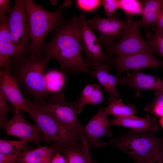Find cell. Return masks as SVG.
Instances as JSON below:
<instances>
[{
  "label": "cell",
  "mask_w": 163,
  "mask_h": 163,
  "mask_svg": "<svg viewBox=\"0 0 163 163\" xmlns=\"http://www.w3.org/2000/svg\"><path fill=\"white\" fill-rule=\"evenodd\" d=\"M54 30L51 40L44 45L45 55L57 60L65 72L88 73L89 70L82 56L83 50L75 16L69 21H64Z\"/></svg>",
  "instance_id": "6da1fadb"
},
{
  "label": "cell",
  "mask_w": 163,
  "mask_h": 163,
  "mask_svg": "<svg viewBox=\"0 0 163 163\" xmlns=\"http://www.w3.org/2000/svg\"><path fill=\"white\" fill-rule=\"evenodd\" d=\"M24 2L28 20L30 43L29 55L42 56L44 42L48 34L64 21L63 9L72 2L66 1L55 11L46 10L37 5L33 1Z\"/></svg>",
  "instance_id": "7a4b0ae2"
},
{
  "label": "cell",
  "mask_w": 163,
  "mask_h": 163,
  "mask_svg": "<svg viewBox=\"0 0 163 163\" xmlns=\"http://www.w3.org/2000/svg\"><path fill=\"white\" fill-rule=\"evenodd\" d=\"M50 59L45 55L37 56L29 55L10 67L24 89L38 104L46 103L50 97L46 88L45 74Z\"/></svg>",
  "instance_id": "3957f363"
},
{
  "label": "cell",
  "mask_w": 163,
  "mask_h": 163,
  "mask_svg": "<svg viewBox=\"0 0 163 163\" xmlns=\"http://www.w3.org/2000/svg\"><path fill=\"white\" fill-rule=\"evenodd\" d=\"M154 133L150 131L133 130L117 139L101 142L100 147L115 146L130 156L136 163H140L154 152L163 149V137H156Z\"/></svg>",
  "instance_id": "277c9868"
},
{
  "label": "cell",
  "mask_w": 163,
  "mask_h": 163,
  "mask_svg": "<svg viewBox=\"0 0 163 163\" xmlns=\"http://www.w3.org/2000/svg\"><path fill=\"white\" fill-rule=\"evenodd\" d=\"M13 7H9L7 16L11 40L16 49L11 66L26 57L29 52L30 38L26 11L24 0L14 1Z\"/></svg>",
  "instance_id": "5b68a950"
},
{
  "label": "cell",
  "mask_w": 163,
  "mask_h": 163,
  "mask_svg": "<svg viewBox=\"0 0 163 163\" xmlns=\"http://www.w3.org/2000/svg\"><path fill=\"white\" fill-rule=\"evenodd\" d=\"M25 99L29 108L27 113L43 133L45 143L52 141L56 144L63 145L81 142L55 117L39 108L28 97Z\"/></svg>",
  "instance_id": "8992f818"
},
{
  "label": "cell",
  "mask_w": 163,
  "mask_h": 163,
  "mask_svg": "<svg viewBox=\"0 0 163 163\" xmlns=\"http://www.w3.org/2000/svg\"><path fill=\"white\" fill-rule=\"evenodd\" d=\"M65 94L61 92L50 97L48 103L38 104L40 109L53 116L72 134L82 141L84 127L79 121L78 110L76 101H66Z\"/></svg>",
  "instance_id": "52a82bcc"
},
{
  "label": "cell",
  "mask_w": 163,
  "mask_h": 163,
  "mask_svg": "<svg viewBox=\"0 0 163 163\" xmlns=\"http://www.w3.org/2000/svg\"><path fill=\"white\" fill-rule=\"evenodd\" d=\"M75 18L80 42L86 56L84 62L87 67L95 70L109 69L113 65L111 58L103 52L101 43L88 25L85 15L81 14Z\"/></svg>",
  "instance_id": "ba28073f"
},
{
  "label": "cell",
  "mask_w": 163,
  "mask_h": 163,
  "mask_svg": "<svg viewBox=\"0 0 163 163\" xmlns=\"http://www.w3.org/2000/svg\"><path fill=\"white\" fill-rule=\"evenodd\" d=\"M141 25V21H135L132 18L127 32L119 41L106 47L107 55L111 58L112 56L116 57L142 51L154 54L140 34L139 28Z\"/></svg>",
  "instance_id": "9c48e42d"
},
{
  "label": "cell",
  "mask_w": 163,
  "mask_h": 163,
  "mask_svg": "<svg viewBox=\"0 0 163 163\" xmlns=\"http://www.w3.org/2000/svg\"><path fill=\"white\" fill-rule=\"evenodd\" d=\"M21 111L12 113L13 117L10 120L0 124L1 129H5L7 135L20 139H27L29 142L39 144L43 141V133L37 125L27 122L22 116Z\"/></svg>",
  "instance_id": "30bf717a"
},
{
  "label": "cell",
  "mask_w": 163,
  "mask_h": 163,
  "mask_svg": "<svg viewBox=\"0 0 163 163\" xmlns=\"http://www.w3.org/2000/svg\"><path fill=\"white\" fill-rule=\"evenodd\" d=\"M112 62L117 69L116 76L118 77L122 72L127 70L163 66V61L156 59L153 53L143 51L114 57Z\"/></svg>",
  "instance_id": "8fae6325"
},
{
  "label": "cell",
  "mask_w": 163,
  "mask_h": 163,
  "mask_svg": "<svg viewBox=\"0 0 163 163\" xmlns=\"http://www.w3.org/2000/svg\"><path fill=\"white\" fill-rule=\"evenodd\" d=\"M0 70V90L17 110L27 113L28 106L18 86L19 81L11 72L10 67H4Z\"/></svg>",
  "instance_id": "7c38bea8"
},
{
  "label": "cell",
  "mask_w": 163,
  "mask_h": 163,
  "mask_svg": "<svg viewBox=\"0 0 163 163\" xmlns=\"http://www.w3.org/2000/svg\"><path fill=\"white\" fill-rule=\"evenodd\" d=\"M119 83L129 87L136 91L135 96L139 97L141 92L154 90L163 92V80L154 75L141 72L139 70L127 73L125 76L119 77Z\"/></svg>",
  "instance_id": "4fadbf2b"
},
{
  "label": "cell",
  "mask_w": 163,
  "mask_h": 163,
  "mask_svg": "<svg viewBox=\"0 0 163 163\" xmlns=\"http://www.w3.org/2000/svg\"><path fill=\"white\" fill-rule=\"evenodd\" d=\"M104 108H99L96 114L84 127V132L88 143L91 145L99 147L100 138L110 137L112 133L109 129V121Z\"/></svg>",
  "instance_id": "5bb4252c"
},
{
  "label": "cell",
  "mask_w": 163,
  "mask_h": 163,
  "mask_svg": "<svg viewBox=\"0 0 163 163\" xmlns=\"http://www.w3.org/2000/svg\"><path fill=\"white\" fill-rule=\"evenodd\" d=\"M57 145L68 163H97L92 158L90 151L91 145L88 143L84 133L82 142Z\"/></svg>",
  "instance_id": "9a60e30c"
},
{
  "label": "cell",
  "mask_w": 163,
  "mask_h": 163,
  "mask_svg": "<svg viewBox=\"0 0 163 163\" xmlns=\"http://www.w3.org/2000/svg\"><path fill=\"white\" fill-rule=\"evenodd\" d=\"M110 122L114 125L129 128L135 131H150L153 133L158 129L156 119L146 115L144 117L135 115L112 118Z\"/></svg>",
  "instance_id": "2e32d148"
},
{
  "label": "cell",
  "mask_w": 163,
  "mask_h": 163,
  "mask_svg": "<svg viewBox=\"0 0 163 163\" xmlns=\"http://www.w3.org/2000/svg\"><path fill=\"white\" fill-rule=\"evenodd\" d=\"M16 49L11 38L8 17L0 25V67H10Z\"/></svg>",
  "instance_id": "e0dca14e"
},
{
  "label": "cell",
  "mask_w": 163,
  "mask_h": 163,
  "mask_svg": "<svg viewBox=\"0 0 163 163\" xmlns=\"http://www.w3.org/2000/svg\"><path fill=\"white\" fill-rule=\"evenodd\" d=\"M57 148L54 144L52 147L42 146L21 152L18 156V163H43L52 159Z\"/></svg>",
  "instance_id": "ac0fdd59"
},
{
  "label": "cell",
  "mask_w": 163,
  "mask_h": 163,
  "mask_svg": "<svg viewBox=\"0 0 163 163\" xmlns=\"http://www.w3.org/2000/svg\"><path fill=\"white\" fill-rule=\"evenodd\" d=\"M79 113L83 110L85 106L88 104L96 105L104 101L102 91L100 85L88 84L81 91L76 100Z\"/></svg>",
  "instance_id": "d6986e66"
},
{
  "label": "cell",
  "mask_w": 163,
  "mask_h": 163,
  "mask_svg": "<svg viewBox=\"0 0 163 163\" xmlns=\"http://www.w3.org/2000/svg\"><path fill=\"white\" fill-rule=\"evenodd\" d=\"M143 8L142 25L147 27L155 24L163 10V0H147L141 3Z\"/></svg>",
  "instance_id": "ffe728a7"
},
{
  "label": "cell",
  "mask_w": 163,
  "mask_h": 163,
  "mask_svg": "<svg viewBox=\"0 0 163 163\" xmlns=\"http://www.w3.org/2000/svg\"><path fill=\"white\" fill-rule=\"evenodd\" d=\"M133 18L128 17L125 20L117 18L115 16L111 18L108 34L105 46L106 47L120 40L127 32Z\"/></svg>",
  "instance_id": "44dd1931"
},
{
  "label": "cell",
  "mask_w": 163,
  "mask_h": 163,
  "mask_svg": "<svg viewBox=\"0 0 163 163\" xmlns=\"http://www.w3.org/2000/svg\"><path fill=\"white\" fill-rule=\"evenodd\" d=\"M104 109L107 115H113L115 118L133 116L137 112L135 105L129 103L125 104L121 98L110 103Z\"/></svg>",
  "instance_id": "7402d4cb"
},
{
  "label": "cell",
  "mask_w": 163,
  "mask_h": 163,
  "mask_svg": "<svg viewBox=\"0 0 163 163\" xmlns=\"http://www.w3.org/2000/svg\"><path fill=\"white\" fill-rule=\"evenodd\" d=\"M66 76L62 71L53 70L45 75V81L47 91L53 93H60L63 89Z\"/></svg>",
  "instance_id": "603a6c76"
},
{
  "label": "cell",
  "mask_w": 163,
  "mask_h": 163,
  "mask_svg": "<svg viewBox=\"0 0 163 163\" xmlns=\"http://www.w3.org/2000/svg\"><path fill=\"white\" fill-rule=\"evenodd\" d=\"M111 18H102L98 15L94 16L87 21L88 25L92 30H94L100 37L102 45L105 46L107 40Z\"/></svg>",
  "instance_id": "cb8c5ba5"
},
{
  "label": "cell",
  "mask_w": 163,
  "mask_h": 163,
  "mask_svg": "<svg viewBox=\"0 0 163 163\" xmlns=\"http://www.w3.org/2000/svg\"><path fill=\"white\" fill-rule=\"evenodd\" d=\"M29 142L26 139L18 140L1 139L0 153L4 154H19L22 150L25 149Z\"/></svg>",
  "instance_id": "d4e9b609"
},
{
  "label": "cell",
  "mask_w": 163,
  "mask_h": 163,
  "mask_svg": "<svg viewBox=\"0 0 163 163\" xmlns=\"http://www.w3.org/2000/svg\"><path fill=\"white\" fill-rule=\"evenodd\" d=\"M154 34L148 30L146 32L147 43L154 54H158L163 59V31L154 28Z\"/></svg>",
  "instance_id": "484cf974"
},
{
  "label": "cell",
  "mask_w": 163,
  "mask_h": 163,
  "mask_svg": "<svg viewBox=\"0 0 163 163\" xmlns=\"http://www.w3.org/2000/svg\"><path fill=\"white\" fill-rule=\"evenodd\" d=\"M119 8L122 10L128 17L142 14L143 8L139 1L136 0H119Z\"/></svg>",
  "instance_id": "4316f807"
},
{
  "label": "cell",
  "mask_w": 163,
  "mask_h": 163,
  "mask_svg": "<svg viewBox=\"0 0 163 163\" xmlns=\"http://www.w3.org/2000/svg\"><path fill=\"white\" fill-rule=\"evenodd\" d=\"M118 83L119 77L110 73L106 88L104 89V91L109 94L108 100L109 103L120 98L119 94L116 90L117 85Z\"/></svg>",
  "instance_id": "83f0119b"
},
{
  "label": "cell",
  "mask_w": 163,
  "mask_h": 163,
  "mask_svg": "<svg viewBox=\"0 0 163 163\" xmlns=\"http://www.w3.org/2000/svg\"><path fill=\"white\" fill-rule=\"evenodd\" d=\"M8 101L0 90V124L7 120V116L8 113L17 112L15 108H11L9 106Z\"/></svg>",
  "instance_id": "f1b7e54d"
},
{
  "label": "cell",
  "mask_w": 163,
  "mask_h": 163,
  "mask_svg": "<svg viewBox=\"0 0 163 163\" xmlns=\"http://www.w3.org/2000/svg\"><path fill=\"white\" fill-rule=\"evenodd\" d=\"M77 5L81 10L85 12H91L96 10L101 5V0L76 1Z\"/></svg>",
  "instance_id": "f546056e"
},
{
  "label": "cell",
  "mask_w": 163,
  "mask_h": 163,
  "mask_svg": "<svg viewBox=\"0 0 163 163\" xmlns=\"http://www.w3.org/2000/svg\"><path fill=\"white\" fill-rule=\"evenodd\" d=\"M108 70L106 69H101L93 71L89 70L88 73L95 77L100 85L104 89L106 88L110 74Z\"/></svg>",
  "instance_id": "4dcf8cb0"
},
{
  "label": "cell",
  "mask_w": 163,
  "mask_h": 163,
  "mask_svg": "<svg viewBox=\"0 0 163 163\" xmlns=\"http://www.w3.org/2000/svg\"><path fill=\"white\" fill-rule=\"evenodd\" d=\"M101 2L107 17L111 18L115 16L113 14L119 8V0H103Z\"/></svg>",
  "instance_id": "1f68e13d"
},
{
  "label": "cell",
  "mask_w": 163,
  "mask_h": 163,
  "mask_svg": "<svg viewBox=\"0 0 163 163\" xmlns=\"http://www.w3.org/2000/svg\"><path fill=\"white\" fill-rule=\"evenodd\" d=\"M163 149L157 150L140 163H162Z\"/></svg>",
  "instance_id": "d6a6232c"
},
{
  "label": "cell",
  "mask_w": 163,
  "mask_h": 163,
  "mask_svg": "<svg viewBox=\"0 0 163 163\" xmlns=\"http://www.w3.org/2000/svg\"><path fill=\"white\" fill-rule=\"evenodd\" d=\"M157 105H163V92L160 91H155V97L154 100L146 105L144 110L146 111L149 112L152 107Z\"/></svg>",
  "instance_id": "836d02e7"
},
{
  "label": "cell",
  "mask_w": 163,
  "mask_h": 163,
  "mask_svg": "<svg viewBox=\"0 0 163 163\" xmlns=\"http://www.w3.org/2000/svg\"><path fill=\"white\" fill-rule=\"evenodd\" d=\"M19 154H4L0 153V163H18Z\"/></svg>",
  "instance_id": "e575fe53"
},
{
  "label": "cell",
  "mask_w": 163,
  "mask_h": 163,
  "mask_svg": "<svg viewBox=\"0 0 163 163\" xmlns=\"http://www.w3.org/2000/svg\"><path fill=\"white\" fill-rule=\"evenodd\" d=\"M10 0H0V21L1 23L4 21L7 18V16L5 14L8 12V3Z\"/></svg>",
  "instance_id": "d590c367"
},
{
  "label": "cell",
  "mask_w": 163,
  "mask_h": 163,
  "mask_svg": "<svg viewBox=\"0 0 163 163\" xmlns=\"http://www.w3.org/2000/svg\"><path fill=\"white\" fill-rule=\"evenodd\" d=\"M50 163H68L65 158L60 152L58 146Z\"/></svg>",
  "instance_id": "8d00e7d4"
},
{
  "label": "cell",
  "mask_w": 163,
  "mask_h": 163,
  "mask_svg": "<svg viewBox=\"0 0 163 163\" xmlns=\"http://www.w3.org/2000/svg\"><path fill=\"white\" fill-rule=\"evenodd\" d=\"M156 116L163 117V105H157L152 107L149 110Z\"/></svg>",
  "instance_id": "74e56055"
},
{
  "label": "cell",
  "mask_w": 163,
  "mask_h": 163,
  "mask_svg": "<svg viewBox=\"0 0 163 163\" xmlns=\"http://www.w3.org/2000/svg\"><path fill=\"white\" fill-rule=\"evenodd\" d=\"M153 28L163 31V10L161 12L157 20L155 23Z\"/></svg>",
  "instance_id": "f35d334b"
},
{
  "label": "cell",
  "mask_w": 163,
  "mask_h": 163,
  "mask_svg": "<svg viewBox=\"0 0 163 163\" xmlns=\"http://www.w3.org/2000/svg\"><path fill=\"white\" fill-rule=\"evenodd\" d=\"M159 122L161 126L163 127V117L161 118Z\"/></svg>",
  "instance_id": "ab89813d"
},
{
  "label": "cell",
  "mask_w": 163,
  "mask_h": 163,
  "mask_svg": "<svg viewBox=\"0 0 163 163\" xmlns=\"http://www.w3.org/2000/svg\"><path fill=\"white\" fill-rule=\"evenodd\" d=\"M52 159H49L44 162L43 163H50Z\"/></svg>",
  "instance_id": "60d3db41"
}]
</instances>
